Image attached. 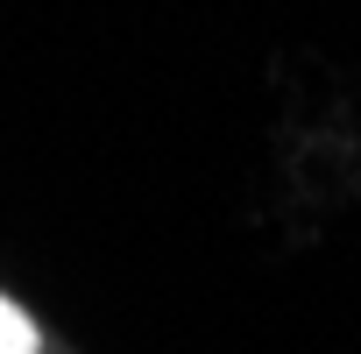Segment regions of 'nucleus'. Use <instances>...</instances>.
<instances>
[{
  "instance_id": "nucleus-1",
  "label": "nucleus",
  "mask_w": 361,
  "mask_h": 354,
  "mask_svg": "<svg viewBox=\"0 0 361 354\" xmlns=\"http://www.w3.org/2000/svg\"><path fill=\"white\" fill-rule=\"evenodd\" d=\"M43 347V333H36V319L8 298V291H0V354H36Z\"/></svg>"
}]
</instances>
